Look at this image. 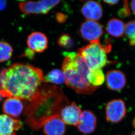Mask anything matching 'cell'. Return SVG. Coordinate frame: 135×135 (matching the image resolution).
I'll use <instances>...</instances> for the list:
<instances>
[{
    "label": "cell",
    "mask_w": 135,
    "mask_h": 135,
    "mask_svg": "<svg viewBox=\"0 0 135 135\" xmlns=\"http://www.w3.org/2000/svg\"><path fill=\"white\" fill-rule=\"evenodd\" d=\"M125 33L131 46H135V20L131 21L125 25Z\"/></svg>",
    "instance_id": "cell-20"
},
{
    "label": "cell",
    "mask_w": 135,
    "mask_h": 135,
    "mask_svg": "<svg viewBox=\"0 0 135 135\" xmlns=\"http://www.w3.org/2000/svg\"><path fill=\"white\" fill-rule=\"evenodd\" d=\"M22 126L21 120L5 114L0 115V135H16Z\"/></svg>",
    "instance_id": "cell-11"
},
{
    "label": "cell",
    "mask_w": 135,
    "mask_h": 135,
    "mask_svg": "<svg viewBox=\"0 0 135 135\" xmlns=\"http://www.w3.org/2000/svg\"><path fill=\"white\" fill-rule=\"evenodd\" d=\"M60 1L44 0L38 1H22L19 3L21 11L26 14H47L60 3Z\"/></svg>",
    "instance_id": "cell-5"
},
{
    "label": "cell",
    "mask_w": 135,
    "mask_h": 135,
    "mask_svg": "<svg viewBox=\"0 0 135 135\" xmlns=\"http://www.w3.org/2000/svg\"><path fill=\"white\" fill-rule=\"evenodd\" d=\"M13 48L8 42L0 41V62L8 61L12 57Z\"/></svg>",
    "instance_id": "cell-19"
},
{
    "label": "cell",
    "mask_w": 135,
    "mask_h": 135,
    "mask_svg": "<svg viewBox=\"0 0 135 135\" xmlns=\"http://www.w3.org/2000/svg\"><path fill=\"white\" fill-rule=\"evenodd\" d=\"M103 33L102 25L94 21L87 20L82 23L80 28V36L90 42L99 40Z\"/></svg>",
    "instance_id": "cell-7"
},
{
    "label": "cell",
    "mask_w": 135,
    "mask_h": 135,
    "mask_svg": "<svg viewBox=\"0 0 135 135\" xmlns=\"http://www.w3.org/2000/svg\"><path fill=\"white\" fill-rule=\"evenodd\" d=\"M111 50V45H102L98 40L79 49L78 53L85 61L90 69H102L107 64L106 54Z\"/></svg>",
    "instance_id": "cell-4"
},
{
    "label": "cell",
    "mask_w": 135,
    "mask_h": 135,
    "mask_svg": "<svg viewBox=\"0 0 135 135\" xmlns=\"http://www.w3.org/2000/svg\"><path fill=\"white\" fill-rule=\"evenodd\" d=\"M2 96L1 95V91H0V102H1L2 99Z\"/></svg>",
    "instance_id": "cell-29"
},
{
    "label": "cell",
    "mask_w": 135,
    "mask_h": 135,
    "mask_svg": "<svg viewBox=\"0 0 135 135\" xmlns=\"http://www.w3.org/2000/svg\"><path fill=\"white\" fill-rule=\"evenodd\" d=\"M81 12L84 17L89 20H99L103 15L102 5L94 1H89L84 3L82 7Z\"/></svg>",
    "instance_id": "cell-15"
},
{
    "label": "cell",
    "mask_w": 135,
    "mask_h": 135,
    "mask_svg": "<svg viewBox=\"0 0 135 135\" xmlns=\"http://www.w3.org/2000/svg\"><path fill=\"white\" fill-rule=\"evenodd\" d=\"M87 77L89 83L97 88L102 85L105 81V75L102 69H90Z\"/></svg>",
    "instance_id": "cell-17"
},
{
    "label": "cell",
    "mask_w": 135,
    "mask_h": 135,
    "mask_svg": "<svg viewBox=\"0 0 135 135\" xmlns=\"http://www.w3.org/2000/svg\"><path fill=\"white\" fill-rule=\"evenodd\" d=\"M131 135H135V133H132Z\"/></svg>",
    "instance_id": "cell-30"
},
{
    "label": "cell",
    "mask_w": 135,
    "mask_h": 135,
    "mask_svg": "<svg viewBox=\"0 0 135 135\" xmlns=\"http://www.w3.org/2000/svg\"><path fill=\"white\" fill-rule=\"evenodd\" d=\"M81 110L75 102L65 106L61 110L60 116L66 125L76 126L81 115Z\"/></svg>",
    "instance_id": "cell-8"
},
{
    "label": "cell",
    "mask_w": 135,
    "mask_h": 135,
    "mask_svg": "<svg viewBox=\"0 0 135 135\" xmlns=\"http://www.w3.org/2000/svg\"><path fill=\"white\" fill-rule=\"evenodd\" d=\"M58 44L59 46L64 48L69 49L74 46V42L71 37L66 33L62 34L58 40Z\"/></svg>",
    "instance_id": "cell-21"
},
{
    "label": "cell",
    "mask_w": 135,
    "mask_h": 135,
    "mask_svg": "<svg viewBox=\"0 0 135 135\" xmlns=\"http://www.w3.org/2000/svg\"><path fill=\"white\" fill-rule=\"evenodd\" d=\"M27 44L33 52H42L47 48L48 41L44 34L40 32H32L28 37Z\"/></svg>",
    "instance_id": "cell-13"
},
{
    "label": "cell",
    "mask_w": 135,
    "mask_h": 135,
    "mask_svg": "<svg viewBox=\"0 0 135 135\" xmlns=\"http://www.w3.org/2000/svg\"><path fill=\"white\" fill-rule=\"evenodd\" d=\"M106 30L108 34L113 37L119 38L123 36L125 30V25L120 19L113 18L107 23Z\"/></svg>",
    "instance_id": "cell-16"
},
{
    "label": "cell",
    "mask_w": 135,
    "mask_h": 135,
    "mask_svg": "<svg viewBox=\"0 0 135 135\" xmlns=\"http://www.w3.org/2000/svg\"><path fill=\"white\" fill-rule=\"evenodd\" d=\"M56 19L59 23H64L66 20V16L62 13H58L56 15Z\"/></svg>",
    "instance_id": "cell-23"
},
{
    "label": "cell",
    "mask_w": 135,
    "mask_h": 135,
    "mask_svg": "<svg viewBox=\"0 0 135 135\" xmlns=\"http://www.w3.org/2000/svg\"><path fill=\"white\" fill-rule=\"evenodd\" d=\"M97 118L95 114L90 110H84L81 113L76 128L80 133L84 134H91L95 130Z\"/></svg>",
    "instance_id": "cell-9"
},
{
    "label": "cell",
    "mask_w": 135,
    "mask_h": 135,
    "mask_svg": "<svg viewBox=\"0 0 135 135\" xmlns=\"http://www.w3.org/2000/svg\"><path fill=\"white\" fill-rule=\"evenodd\" d=\"M132 123H133V127H134L135 129V117H134V119H133Z\"/></svg>",
    "instance_id": "cell-28"
},
{
    "label": "cell",
    "mask_w": 135,
    "mask_h": 135,
    "mask_svg": "<svg viewBox=\"0 0 135 135\" xmlns=\"http://www.w3.org/2000/svg\"><path fill=\"white\" fill-rule=\"evenodd\" d=\"M118 15L119 16L122 18L128 17L130 16L131 15V12L129 8V4L127 1H124L123 8L119 11L118 12Z\"/></svg>",
    "instance_id": "cell-22"
},
{
    "label": "cell",
    "mask_w": 135,
    "mask_h": 135,
    "mask_svg": "<svg viewBox=\"0 0 135 135\" xmlns=\"http://www.w3.org/2000/svg\"><path fill=\"white\" fill-rule=\"evenodd\" d=\"M42 127L46 135H64L66 131V124L61 119L60 115L47 120Z\"/></svg>",
    "instance_id": "cell-12"
},
{
    "label": "cell",
    "mask_w": 135,
    "mask_h": 135,
    "mask_svg": "<svg viewBox=\"0 0 135 135\" xmlns=\"http://www.w3.org/2000/svg\"><path fill=\"white\" fill-rule=\"evenodd\" d=\"M28 103L25 112L26 121L32 129L37 130L49 119L60 115L70 102L60 88L45 84L41 86L36 98Z\"/></svg>",
    "instance_id": "cell-2"
},
{
    "label": "cell",
    "mask_w": 135,
    "mask_h": 135,
    "mask_svg": "<svg viewBox=\"0 0 135 135\" xmlns=\"http://www.w3.org/2000/svg\"><path fill=\"white\" fill-rule=\"evenodd\" d=\"M106 120L108 122L118 123L126 115V105L121 99H115L107 103L105 109Z\"/></svg>",
    "instance_id": "cell-6"
},
{
    "label": "cell",
    "mask_w": 135,
    "mask_h": 135,
    "mask_svg": "<svg viewBox=\"0 0 135 135\" xmlns=\"http://www.w3.org/2000/svg\"><path fill=\"white\" fill-rule=\"evenodd\" d=\"M7 6L6 1L4 0H0V11L5 9Z\"/></svg>",
    "instance_id": "cell-25"
},
{
    "label": "cell",
    "mask_w": 135,
    "mask_h": 135,
    "mask_svg": "<svg viewBox=\"0 0 135 135\" xmlns=\"http://www.w3.org/2000/svg\"><path fill=\"white\" fill-rule=\"evenodd\" d=\"M66 78L62 70L55 69L49 72L44 78L43 82L62 84L65 83Z\"/></svg>",
    "instance_id": "cell-18"
},
{
    "label": "cell",
    "mask_w": 135,
    "mask_h": 135,
    "mask_svg": "<svg viewBox=\"0 0 135 135\" xmlns=\"http://www.w3.org/2000/svg\"><path fill=\"white\" fill-rule=\"evenodd\" d=\"M34 52H33L32 50L30 49H28L26 50L25 52V56H27V57L30 58L31 59L33 58L34 56Z\"/></svg>",
    "instance_id": "cell-24"
},
{
    "label": "cell",
    "mask_w": 135,
    "mask_h": 135,
    "mask_svg": "<svg viewBox=\"0 0 135 135\" xmlns=\"http://www.w3.org/2000/svg\"><path fill=\"white\" fill-rule=\"evenodd\" d=\"M62 69L69 88L80 94H91L97 89L87 79L89 68L83 58L76 52H64Z\"/></svg>",
    "instance_id": "cell-3"
},
{
    "label": "cell",
    "mask_w": 135,
    "mask_h": 135,
    "mask_svg": "<svg viewBox=\"0 0 135 135\" xmlns=\"http://www.w3.org/2000/svg\"><path fill=\"white\" fill-rule=\"evenodd\" d=\"M24 109V106L22 100L15 97L8 98L3 104V111L5 115L13 118L22 115Z\"/></svg>",
    "instance_id": "cell-14"
},
{
    "label": "cell",
    "mask_w": 135,
    "mask_h": 135,
    "mask_svg": "<svg viewBox=\"0 0 135 135\" xmlns=\"http://www.w3.org/2000/svg\"><path fill=\"white\" fill-rule=\"evenodd\" d=\"M42 71L23 63H16L1 70L0 91L3 97H15L28 103L38 95L44 80Z\"/></svg>",
    "instance_id": "cell-1"
},
{
    "label": "cell",
    "mask_w": 135,
    "mask_h": 135,
    "mask_svg": "<svg viewBox=\"0 0 135 135\" xmlns=\"http://www.w3.org/2000/svg\"><path fill=\"white\" fill-rule=\"evenodd\" d=\"M130 6H131V8L133 13L135 15V0L131 1Z\"/></svg>",
    "instance_id": "cell-27"
},
{
    "label": "cell",
    "mask_w": 135,
    "mask_h": 135,
    "mask_svg": "<svg viewBox=\"0 0 135 135\" xmlns=\"http://www.w3.org/2000/svg\"><path fill=\"white\" fill-rule=\"evenodd\" d=\"M106 84L110 90L119 91L123 89L126 84L125 74L117 70H110L106 75Z\"/></svg>",
    "instance_id": "cell-10"
},
{
    "label": "cell",
    "mask_w": 135,
    "mask_h": 135,
    "mask_svg": "<svg viewBox=\"0 0 135 135\" xmlns=\"http://www.w3.org/2000/svg\"><path fill=\"white\" fill-rule=\"evenodd\" d=\"M103 2L106 4H108L109 5H115L119 2V1H103Z\"/></svg>",
    "instance_id": "cell-26"
}]
</instances>
